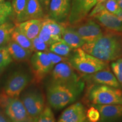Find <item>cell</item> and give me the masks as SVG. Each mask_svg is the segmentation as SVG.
Wrapping results in <instances>:
<instances>
[{"label": "cell", "mask_w": 122, "mask_h": 122, "mask_svg": "<svg viewBox=\"0 0 122 122\" xmlns=\"http://www.w3.org/2000/svg\"><path fill=\"white\" fill-rule=\"evenodd\" d=\"M81 48L107 63L113 62L122 58V32L105 30L101 37Z\"/></svg>", "instance_id": "cell-1"}, {"label": "cell", "mask_w": 122, "mask_h": 122, "mask_svg": "<svg viewBox=\"0 0 122 122\" xmlns=\"http://www.w3.org/2000/svg\"><path fill=\"white\" fill-rule=\"evenodd\" d=\"M85 83L83 79L76 83H50L46 89L49 106L56 110H59L75 103L83 93Z\"/></svg>", "instance_id": "cell-2"}, {"label": "cell", "mask_w": 122, "mask_h": 122, "mask_svg": "<svg viewBox=\"0 0 122 122\" xmlns=\"http://www.w3.org/2000/svg\"><path fill=\"white\" fill-rule=\"evenodd\" d=\"M68 62L75 70L81 75L92 74L101 70H110L109 63L88 54L81 48L74 50L68 58Z\"/></svg>", "instance_id": "cell-3"}, {"label": "cell", "mask_w": 122, "mask_h": 122, "mask_svg": "<svg viewBox=\"0 0 122 122\" xmlns=\"http://www.w3.org/2000/svg\"><path fill=\"white\" fill-rule=\"evenodd\" d=\"M85 98L93 105H122V90L103 85H88Z\"/></svg>", "instance_id": "cell-4"}, {"label": "cell", "mask_w": 122, "mask_h": 122, "mask_svg": "<svg viewBox=\"0 0 122 122\" xmlns=\"http://www.w3.org/2000/svg\"><path fill=\"white\" fill-rule=\"evenodd\" d=\"M0 107L13 122H33L19 97L11 98L1 93Z\"/></svg>", "instance_id": "cell-5"}, {"label": "cell", "mask_w": 122, "mask_h": 122, "mask_svg": "<svg viewBox=\"0 0 122 122\" xmlns=\"http://www.w3.org/2000/svg\"><path fill=\"white\" fill-rule=\"evenodd\" d=\"M22 92L20 100L29 115L34 120L45 108L44 94L40 89L34 86L25 88Z\"/></svg>", "instance_id": "cell-6"}, {"label": "cell", "mask_w": 122, "mask_h": 122, "mask_svg": "<svg viewBox=\"0 0 122 122\" xmlns=\"http://www.w3.org/2000/svg\"><path fill=\"white\" fill-rule=\"evenodd\" d=\"M29 61L33 76L32 81L35 84L40 83L54 66L45 52L36 51L32 54Z\"/></svg>", "instance_id": "cell-7"}, {"label": "cell", "mask_w": 122, "mask_h": 122, "mask_svg": "<svg viewBox=\"0 0 122 122\" xmlns=\"http://www.w3.org/2000/svg\"><path fill=\"white\" fill-rule=\"evenodd\" d=\"M30 81L32 78L28 73L23 70H18L8 77L2 93L11 98L19 97Z\"/></svg>", "instance_id": "cell-8"}, {"label": "cell", "mask_w": 122, "mask_h": 122, "mask_svg": "<svg viewBox=\"0 0 122 122\" xmlns=\"http://www.w3.org/2000/svg\"><path fill=\"white\" fill-rule=\"evenodd\" d=\"M68 25L78 33L85 43L95 41L102 36L104 32L100 24L91 19H85L75 25L68 24Z\"/></svg>", "instance_id": "cell-9"}, {"label": "cell", "mask_w": 122, "mask_h": 122, "mask_svg": "<svg viewBox=\"0 0 122 122\" xmlns=\"http://www.w3.org/2000/svg\"><path fill=\"white\" fill-rule=\"evenodd\" d=\"M70 11L68 18L69 25H75L86 19L96 0H70Z\"/></svg>", "instance_id": "cell-10"}, {"label": "cell", "mask_w": 122, "mask_h": 122, "mask_svg": "<svg viewBox=\"0 0 122 122\" xmlns=\"http://www.w3.org/2000/svg\"><path fill=\"white\" fill-rule=\"evenodd\" d=\"M51 72L50 83H76L82 79L68 62H61L55 65Z\"/></svg>", "instance_id": "cell-11"}, {"label": "cell", "mask_w": 122, "mask_h": 122, "mask_svg": "<svg viewBox=\"0 0 122 122\" xmlns=\"http://www.w3.org/2000/svg\"><path fill=\"white\" fill-rule=\"evenodd\" d=\"M81 77L88 85L100 84L115 88H122L115 75L110 70H101L92 74L81 75Z\"/></svg>", "instance_id": "cell-12"}, {"label": "cell", "mask_w": 122, "mask_h": 122, "mask_svg": "<svg viewBox=\"0 0 122 122\" xmlns=\"http://www.w3.org/2000/svg\"><path fill=\"white\" fill-rule=\"evenodd\" d=\"M86 110L81 102H76L64 110L59 116L57 122H85Z\"/></svg>", "instance_id": "cell-13"}, {"label": "cell", "mask_w": 122, "mask_h": 122, "mask_svg": "<svg viewBox=\"0 0 122 122\" xmlns=\"http://www.w3.org/2000/svg\"><path fill=\"white\" fill-rule=\"evenodd\" d=\"M70 11V4L64 0H50L48 13L49 17L60 23L68 19Z\"/></svg>", "instance_id": "cell-14"}, {"label": "cell", "mask_w": 122, "mask_h": 122, "mask_svg": "<svg viewBox=\"0 0 122 122\" xmlns=\"http://www.w3.org/2000/svg\"><path fill=\"white\" fill-rule=\"evenodd\" d=\"M103 27L105 30L122 32V22L115 15L112 14L105 9L92 17Z\"/></svg>", "instance_id": "cell-15"}, {"label": "cell", "mask_w": 122, "mask_h": 122, "mask_svg": "<svg viewBox=\"0 0 122 122\" xmlns=\"http://www.w3.org/2000/svg\"><path fill=\"white\" fill-rule=\"evenodd\" d=\"M94 106L100 114V119L98 122H114L122 119V105H96Z\"/></svg>", "instance_id": "cell-16"}, {"label": "cell", "mask_w": 122, "mask_h": 122, "mask_svg": "<svg viewBox=\"0 0 122 122\" xmlns=\"http://www.w3.org/2000/svg\"><path fill=\"white\" fill-rule=\"evenodd\" d=\"M42 19H31L15 24V28L30 40L37 37L42 26Z\"/></svg>", "instance_id": "cell-17"}, {"label": "cell", "mask_w": 122, "mask_h": 122, "mask_svg": "<svg viewBox=\"0 0 122 122\" xmlns=\"http://www.w3.org/2000/svg\"><path fill=\"white\" fill-rule=\"evenodd\" d=\"M6 46L13 61L18 62L28 61L33 53L30 50L22 48L11 39L6 44Z\"/></svg>", "instance_id": "cell-18"}, {"label": "cell", "mask_w": 122, "mask_h": 122, "mask_svg": "<svg viewBox=\"0 0 122 122\" xmlns=\"http://www.w3.org/2000/svg\"><path fill=\"white\" fill-rule=\"evenodd\" d=\"M46 16L45 11L39 0H28L23 22L31 19H42Z\"/></svg>", "instance_id": "cell-19"}, {"label": "cell", "mask_w": 122, "mask_h": 122, "mask_svg": "<svg viewBox=\"0 0 122 122\" xmlns=\"http://www.w3.org/2000/svg\"><path fill=\"white\" fill-rule=\"evenodd\" d=\"M61 40L74 50L81 48L85 44L78 33L68 26V22L66 23V28L61 37Z\"/></svg>", "instance_id": "cell-20"}, {"label": "cell", "mask_w": 122, "mask_h": 122, "mask_svg": "<svg viewBox=\"0 0 122 122\" xmlns=\"http://www.w3.org/2000/svg\"><path fill=\"white\" fill-rule=\"evenodd\" d=\"M42 25L46 28L51 36L57 41H62L61 37L66 28L65 22H58L49 16H46L42 20Z\"/></svg>", "instance_id": "cell-21"}, {"label": "cell", "mask_w": 122, "mask_h": 122, "mask_svg": "<svg viewBox=\"0 0 122 122\" xmlns=\"http://www.w3.org/2000/svg\"><path fill=\"white\" fill-rule=\"evenodd\" d=\"M27 1L28 0H12L11 3L12 13L11 16L14 24L23 22Z\"/></svg>", "instance_id": "cell-22"}, {"label": "cell", "mask_w": 122, "mask_h": 122, "mask_svg": "<svg viewBox=\"0 0 122 122\" xmlns=\"http://www.w3.org/2000/svg\"><path fill=\"white\" fill-rule=\"evenodd\" d=\"M11 40L22 48L34 52L32 41L15 27L11 35Z\"/></svg>", "instance_id": "cell-23"}, {"label": "cell", "mask_w": 122, "mask_h": 122, "mask_svg": "<svg viewBox=\"0 0 122 122\" xmlns=\"http://www.w3.org/2000/svg\"><path fill=\"white\" fill-rule=\"evenodd\" d=\"M15 27L14 23L8 21L0 25V47L5 46L11 39V35Z\"/></svg>", "instance_id": "cell-24"}, {"label": "cell", "mask_w": 122, "mask_h": 122, "mask_svg": "<svg viewBox=\"0 0 122 122\" xmlns=\"http://www.w3.org/2000/svg\"><path fill=\"white\" fill-rule=\"evenodd\" d=\"M73 50L65 42L60 41L51 44L49 46V50L55 54L63 57L69 58L72 54Z\"/></svg>", "instance_id": "cell-25"}, {"label": "cell", "mask_w": 122, "mask_h": 122, "mask_svg": "<svg viewBox=\"0 0 122 122\" xmlns=\"http://www.w3.org/2000/svg\"><path fill=\"white\" fill-rule=\"evenodd\" d=\"M12 62L13 59L9 54L6 45L0 47V76Z\"/></svg>", "instance_id": "cell-26"}, {"label": "cell", "mask_w": 122, "mask_h": 122, "mask_svg": "<svg viewBox=\"0 0 122 122\" xmlns=\"http://www.w3.org/2000/svg\"><path fill=\"white\" fill-rule=\"evenodd\" d=\"M33 122H56L53 112L49 105H45L43 111Z\"/></svg>", "instance_id": "cell-27"}, {"label": "cell", "mask_w": 122, "mask_h": 122, "mask_svg": "<svg viewBox=\"0 0 122 122\" xmlns=\"http://www.w3.org/2000/svg\"><path fill=\"white\" fill-rule=\"evenodd\" d=\"M111 68L122 88V58L111 62Z\"/></svg>", "instance_id": "cell-28"}, {"label": "cell", "mask_w": 122, "mask_h": 122, "mask_svg": "<svg viewBox=\"0 0 122 122\" xmlns=\"http://www.w3.org/2000/svg\"><path fill=\"white\" fill-rule=\"evenodd\" d=\"M33 51H40V52H46L49 50V46L48 44L41 40L39 37H36L35 39L32 40Z\"/></svg>", "instance_id": "cell-29"}, {"label": "cell", "mask_w": 122, "mask_h": 122, "mask_svg": "<svg viewBox=\"0 0 122 122\" xmlns=\"http://www.w3.org/2000/svg\"><path fill=\"white\" fill-rule=\"evenodd\" d=\"M86 118L89 122H98L100 119L99 111L94 106H92L86 111Z\"/></svg>", "instance_id": "cell-30"}, {"label": "cell", "mask_w": 122, "mask_h": 122, "mask_svg": "<svg viewBox=\"0 0 122 122\" xmlns=\"http://www.w3.org/2000/svg\"><path fill=\"white\" fill-rule=\"evenodd\" d=\"M105 9L114 15L117 14L121 10L116 0H107L105 3Z\"/></svg>", "instance_id": "cell-31"}, {"label": "cell", "mask_w": 122, "mask_h": 122, "mask_svg": "<svg viewBox=\"0 0 122 122\" xmlns=\"http://www.w3.org/2000/svg\"><path fill=\"white\" fill-rule=\"evenodd\" d=\"M45 53L48 54L51 63L54 66L57 65V64L59 63H61V62H68V58L62 57V56H60L59 55H57L54 53L51 52L50 50H48V51H47Z\"/></svg>", "instance_id": "cell-32"}, {"label": "cell", "mask_w": 122, "mask_h": 122, "mask_svg": "<svg viewBox=\"0 0 122 122\" xmlns=\"http://www.w3.org/2000/svg\"><path fill=\"white\" fill-rule=\"evenodd\" d=\"M12 13V7L11 3L9 1L0 2V15L9 16H11Z\"/></svg>", "instance_id": "cell-33"}, {"label": "cell", "mask_w": 122, "mask_h": 122, "mask_svg": "<svg viewBox=\"0 0 122 122\" xmlns=\"http://www.w3.org/2000/svg\"><path fill=\"white\" fill-rule=\"evenodd\" d=\"M0 122H13L0 107Z\"/></svg>", "instance_id": "cell-34"}, {"label": "cell", "mask_w": 122, "mask_h": 122, "mask_svg": "<svg viewBox=\"0 0 122 122\" xmlns=\"http://www.w3.org/2000/svg\"><path fill=\"white\" fill-rule=\"evenodd\" d=\"M39 1L41 5L42 8H43L45 12H48L50 0H39Z\"/></svg>", "instance_id": "cell-35"}, {"label": "cell", "mask_w": 122, "mask_h": 122, "mask_svg": "<svg viewBox=\"0 0 122 122\" xmlns=\"http://www.w3.org/2000/svg\"><path fill=\"white\" fill-rule=\"evenodd\" d=\"M9 17L3 15H0V25L8 21Z\"/></svg>", "instance_id": "cell-36"}, {"label": "cell", "mask_w": 122, "mask_h": 122, "mask_svg": "<svg viewBox=\"0 0 122 122\" xmlns=\"http://www.w3.org/2000/svg\"><path fill=\"white\" fill-rule=\"evenodd\" d=\"M115 15L118 18V19L119 20L122 21V9L118 12V13H117Z\"/></svg>", "instance_id": "cell-37"}, {"label": "cell", "mask_w": 122, "mask_h": 122, "mask_svg": "<svg viewBox=\"0 0 122 122\" xmlns=\"http://www.w3.org/2000/svg\"><path fill=\"white\" fill-rule=\"evenodd\" d=\"M106 1L107 0H96V4H97V5L104 4Z\"/></svg>", "instance_id": "cell-38"}, {"label": "cell", "mask_w": 122, "mask_h": 122, "mask_svg": "<svg viewBox=\"0 0 122 122\" xmlns=\"http://www.w3.org/2000/svg\"><path fill=\"white\" fill-rule=\"evenodd\" d=\"M118 4L119 5V6L120 7V9L122 10V0H120V1H118Z\"/></svg>", "instance_id": "cell-39"}, {"label": "cell", "mask_w": 122, "mask_h": 122, "mask_svg": "<svg viewBox=\"0 0 122 122\" xmlns=\"http://www.w3.org/2000/svg\"><path fill=\"white\" fill-rule=\"evenodd\" d=\"M64 1H66V2H67L68 4H70V0H64Z\"/></svg>", "instance_id": "cell-40"}, {"label": "cell", "mask_w": 122, "mask_h": 122, "mask_svg": "<svg viewBox=\"0 0 122 122\" xmlns=\"http://www.w3.org/2000/svg\"><path fill=\"white\" fill-rule=\"evenodd\" d=\"M5 1V0H0V2H4Z\"/></svg>", "instance_id": "cell-41"}, {"label": "cell", "mask_w": 122, "mask_h": 122, "mask_svg": "<svg viewBox=\"0 0 122 122\" xmlns=\"http://www.w3.org/2000/svg\"><path fill=\"white\" fill-rule=\"evenodd\" d=\"M116 1H120V0H116Z\"/></svg>", "instance_id": "cell-42"}, {"label": "cell", "mask_w": 122, "mask_h": 122, "mask_svg": "<svg viewBox=\"0 0 122 122\" xmlns=\"http://www.w3.org/2000/svg\"><path fill=\"white\" fill-rule=\"evenodd\" d=\"M8 1H11V0H8Z\"/></svg>", "instance_id": "cell-43"}]
</instances>
